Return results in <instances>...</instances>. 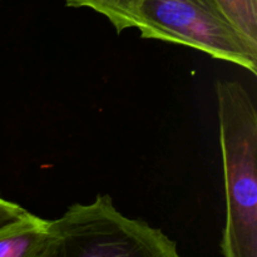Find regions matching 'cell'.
<instances>
[{
	"label": "cell",
	"mask_w": 257,
	"mask_h": 257,
	"mask_svg": "<svg viewBox=\"0 0 257 257\" xmlns=\"http://www.w3.org/2000/svg\"><path fill=\"white\" fill-rule=\"evenodd\" d=\"M215 92L226 200L221 252L257 257L256 103L238 80H217Z\"/></svg>",
	"instance_id": "1"
},
{
	"label": "cell",
	"mask_w": 257,
	"mask_h": 257,
	"mask_svg": "<svg viewBox=\"0 0 257 257\" xmlns=\"http://www.w3.org/2000/svg\"><path fill=\"white\" fill-rule=\"evenodd\" d=\"M52 257H178L177 243L162 230L122 215L109 195L74 203L49 220Z\"/></svg>",
	"instance_id": "2"
},
{
	"label": "cell",
	"mask_w": 257,
	"mask_h": 257,
	"mask_svg": "<svg viewBox=\"0 0 257 257\" xmlns=\"http://www.w3.org/2000/svg\"><path fill=\"white\" fill-rule=\"evenodd\" d=\"M136 29L143 39L185 45L257 74V42L217 0H146Z\"/></svg>",
	"instance_id": "3"
},
{
	"label": "cell",
	"mask_w": 257,
	"mask_h": 257,
	"mask_svg": "<svg viewBox=\"0 0 257 257\" xmlns=\"http://www.w3.org/2000/svg\"><path fill=\"white\" fill-rule=\"evenodd\" d=\"M49 220L28 211L22 218L0 230V257H52Z\"/></svg>",
	"instance_id": "4"
},
{
	"label": "cell",
	"mask_w": 257,
	"mask_h": 257,
	"mask_svg": "<svg viewBox=\"0 0 257 257\" xmlns=\"http://www.w3.org/2000/svg\"><path fill=\"white\" fill-rule=\"evenodd\" d=\"M146 0H64L69 8H88L107 18L117 33L132 29L138 24Z\"/></svg>",
	"instance_id": "5"
},
{
	"label": "cell",
	"mask_w": 257,
	"mask_h": 257,
	"mask_svg": "<svg viewBox=\"0 0 257 257\" xmlns=\"http://www.w3.org/2000/svg\"><path fill=\"white\" fill-rule=\"evenodd\" d=\"M230 19L257 42V0H217Z\"/></svg>",
	"instance_id": "6"
},
{
	"label": "cell",
	"mask_w": 257,
	"mask_h": 257,
	"mask_svg": "<svg viewBox=\"0 0 257 257\" xmlns=\"http://www.w3.org/2000/svg\"><path fill=\"white\" fill-rule=\"evenodd\" d=\"M28 211L0 195V230L22 218Z\"/></svg>",
	"instance_id": "7"
}]
</instances>
